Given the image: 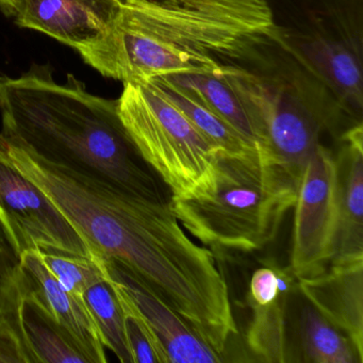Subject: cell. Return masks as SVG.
<instances>
[{
	"label": "cell",
	"instance_id": "1",
	"mask_svg": "<svg viewBox=\"0 0 363 363\" xmlns=\"http://www.w3.org/2000/svg\"><path fill=\"white\" fill-rule=\"evenodd\" d=\"M267 0H123L109 31L80 48L105 77L128 82L222 65L273 31Z\"/></svg>",
	"mask_w": 363,
	"mask_h": 363
},
{
	"label": "cell",
	"instance_id": "2",
	"mask_svg": "<svg viewBox=\"0 0 363 363\" xmlns=\"http://www.w3.org/2000/svg\"><path fill=\"white\" fill-rule=\"evenodd\" d=\"M0 113L6 141L133 194L165 199L121 122L118 101L92 94L72 74L58 84L48 65H33L20 77H0Z\"/></svg>",
	"mask_w": 363,
	"mask_h": 363
},
{
	"label": "cell",
	"instance_id": "3",
	"mask_svg": "<svg viewBox=\"0 0 363 363\" xmlns=\"http://www.w3.org/2000/svg\"><path fill=\"white\" fill-rule=\"evenodd\" d=\"M256 135L298 184L325 133L344 135L362 121L352 118L333 94L286 54L269 35L222 65Z\"/></svg>",
	"mask_w": 363,
	"mask_h": 363
},
{
	"label": "cell",
	"instance_id": "4",
	"mask_svg": "<svg viewBox=\"0 0 363 363\" xmlns=\"http://www.w3.org/2000/svg\"><path fill=\"white\" fill-rule=\"evenodd\" d=\"M297 182L262 144L247 154L218 152L206 199H171L182 226L203 245L244 252L271 243L294 207Z\"/></svg>",
	"mask_w": 363,
	"mask_h": 363
},
{
	"label": "cell",
	"instance_id": "5",
	"mask_svg": "<svg viewBox=\"0 0 363 363\" xmlns=\"http://www.w3.org/2000/svg\"><path fill=\"white\" fill-rule=\"evenodd\" d=\"M267 3L278 45L362 121L363 0Z\"/></svg>",
	"mask_w": 363,
	"mask_h": 363
},
{
	"label": "cell",
	"instance_id": "6",
	"mask_svg": "<svg viewBox=\"0 0 363 363\" xmlns=\"http://www.w3.org/2000/svg\"><path fill=\"white\" fill-rule=\"evenodd\" d=\"M118 112L138 154L172 199H206L213 192L220 150L152 82H124Z\"/></svg>",
	"mask_w": 363,
	"mask_h": 363
},
{
	"label": "cell",
	"instance_id": "7",
	"mask_svg": "<svg viewBox=\"0 0 363 363\" xmlns=\"http://www.w3.org/2000/svg\"><path fill=\"white\" fill-rule=\"evenodd\" d=\"M291 269L297 278L322 273L337 250L340 184L337 158L320 145L299 179L294 203Z\"/></svg>",
	"mask_w": 363,
	"mask_h": 363
},
{
	"label": "cell",
	"instance_id": "8",
	"mask_svg": "<svg viewBox=\"0 0 363 363\" xmlns=\"http://www.w3.org/2000/svg\"><path fill=\"white\" fill-rule=\"evenodd\" d=\"M0 229L18 259L28 250L99 259L82 233L4 155L0 157Z\"/></svg>",
	"mask_w": 363,
	"mask_h": 363
},
{
	"label": "cell",
	"instance_id": "9",
	"mask_svg": "<svg viewBox=\"0 0 363 363\" xmlns=\"http://www.w3.org/2000/svg\"><path fill=\"white\" fill-rule=\"evenodd\" d=\"M109 281L123 310L133 314L154 348L159 363H216L220 354L163 303L139 278L114 262H107Z\"/></svg>",
	"mask_w": 363,
	"mask_h": 363
},
{
	"label": "cell",
	"instance_id": "10",
	"mask_svg": "<svg viewBox=\"0 0 363 363\" xmlns=\"http://www.w3.org/2000/svg\"><path fill=\"white\" fill-rule=\"evenodd\" d=\"M123 0H11L10 16L76 50L99 41L120 13Z\"/></svg>",
	"mask_w": 363,
	"mask_h": 363
},
{
	"label": "cell",
	"instance_id": "11",
	"mask_svg": "<svg viewBox=\"0 0 363 363\" xmlns=\"http://www.w3.org/2000/svg\"><path fill=\"white\" fill-rule=\"evenodd\" d=\"M20 284L71 335L89 363L108 362L107 348L84 297L59 284L39 250H28L20 257Z\"/></svg>",
	"mask_w": 363,
	"mask_h": 363
},
{
	"label": "cell",
	"instance_id": "12",
	"mask_svg": "<svg viewBox=\"0 0 363 363\" xmlns=\"http://www.w3.org/2000/svg\"><path fill=\"white\" fill-rule=\"evenodd\" d=\"M310 305L342 331L363 361V257H335L330 269L298 278Z\"/></svg>",
	"mask_w": 363,
	"mask_h": 363
},
{
	"label": "cell",
	"instance_id": "13",
	"mask_svg": "<svg viewBox=\"0 0 363 363\" xmlns=\"http://www.w3.org/2000/svg\"><path fill=\"white\" fill-rule=\"evenodd\" d=\"M337 158L340 184V224L335 257H363V125L345 135Z\"/></svg>",
	"mask_w": 363,
	"mask_h": 363
},
{
	"label": "cell",
	"instance_id": "14",
	"mask_svg": "<svg viewBox=\"0 0 363 363\" xmlns=\"http://www.w3.org/2000/svg\"><path fill=\"white\" fill-rule=\"evenodd\" d=\"M13 311L29 363H89L71 335L21 284Z\"/></svg>",
	"mask_w": 363,
	"mask_h": 363
},
{
	"label": "cell",
	"instance_id": "15",
	"mask_svg": "<svg viewBox=\"0 0 363 363\" xmlns=\"http://www.w3.org/2000/svg\"><path fill=\"white\" fill-rule=\"evenodd\" d=\"M158 78L213 112L248 141L256 143L254 128L241 101L220 74L179 73Z\"/></svg>",
	"mask_w": 363,
	"mask_h": 363
},
{
	"label": "cell",
	"instance_id": "16",
	"mask_svg": "<svg viewBox=\"0 0 363 363\" xmlns=\"http://www.w3.org/2000/svg\"><path fill=\"white\" fill-rule=\"evenodd\" d=\"M279 293L267 305L247 301L252 310V323L247 331L250 350L265 362H286V307L291 289V278L281 269H276Z\"/></svg>",
	"mask_w": 363,
	"mask_h": 363
},
{
	"label": "cell",
	"instance_id": "17",
	"mask_svg": "<svg viewBox=\"0 0 363 363\" xmlns=\"http://www.w3.org/2000/svg\"><path fill=\"white\" fill-rule=\"evenodd\" d=\"M148 82H152L176 107L179 108L180 111L190 120V122L220 152L237 156L247 154L254 150L256 143L248 141L230 125L227 124L213 112L199 105L194 99L186 96L160 78H152L148 79Z\"/></svg>",
	"mask_w": 363,
	"mask_h": 363
},
{
	"label": "cell",
	"instance_id": "18",
	"mask_svg": "<svg viewBox=\"0 0 363 363\" xmlns=\"http://www.w3.org/2000/svg\"><path fill=\"white\" fill-rule=\"evenodd\" d=\"M305 361L312 363H362L350 340L311 305L301 312Z\"/></svg>",
	"mask_w": 363,
	"mask_h": 363
},
{
	"label": "cell",
	"instance_id": "19",
	"mask_svg": "<svg viewBox=\"0 0 363 363\" xmlns=\"http://www.w3.org/2000/svg\"><path fill=\"white\" fill-rule=\"evenodd\" d=\"M109 277L91 286L82 297L99 326L106 348L111 350L121 362L133 363L127 341L124 312Z\"/></svg>",
	"mask_w": 363,
	"mask_h": 363
},
{
	"label": "cell",
	"instance_id": "20",
	"mask_svg": "<svg viewBox=\"0 0 363 363\" xmlns=\"http://www.w3.org/2000/svg\"><path fill=\"white\" fill-rule=\"evenodd\" d=\"M40 257L59 284L74 294L82 295L88 289L109 277L107 262L99 259L39 250Z\"/></svg>",
	"mask_w": 363,
	"mask_h": 363
},
{
	"label": "cell",
	"instance_id": "21",
	"mask_svg": "<svg viewBox=\"0 0 363 363\" xmlns=\"http://www.w3.org/2000/svg\"><path fill=\"white\" fill-rule=\"evenodd\" d=\"M20 294V259L0 235V315L12 311Z\"/></svg>",
	"mask_w": 363,
	"mask_h": 363
},
{
	"label": "cell",
	"instance_id": "22",
	"mask_svg": "<svg viewBox=\"0 0 363 363\" xmlns=\"http://www.w3.org/2000/svg\"><path fill=\"white\" fill-rule=\"evenodd\" d=\"M13 310L0 315V363H29Z\"/></svg>",
	"mask_w": 363,
	"mask_h": 363
},
{
	"label": "cell",
	"instance_id": "23",
	"mask_svg": "<svg viewBox=\"0 0 363 363\" xmlns=\"http://www.w3.org/2000/svg\"><path fill=\"white\" fill-rule=\"evenodd\" d=\"M123 312H124L127 341L130 348L133 363H159L150 339L137 318L125 310H123Z\"/></svg>",
	"mask_w": 363,
	"mask_h": 363
},
{
	"label": "cell",
	"instance_id": "24",
	"mask_svg": "<svg viewBox=\"0 0 363 363\" xmlns=\"http://www.w3.org/2000/svg\"><path fill=\"white\" fill-rule=\"evenodd\" d=\"M279 293L276 269L262 267L257 269L250 280L247 301L267 305L277 297Z\"/></svg>",
	"mask_w": 363,
	"mask_h": 363
},
{
	"label": "cell",
	"instance_id": "25",
	"mask_svg": "<svg viewBox=\"0 0 363 363\" xmlns=\"http://www.w3.org/2000/svg\"><path fill=\"white\" fill-rule=\"evenodd\" d=\"M11 8V0H0V9L9 16Z\"/></svg>",
	"mask_w": 363,
	"mask_h": 363
},
{
	"label": "cell",
	"instance_id": "26",
	"mask_svg": "<svg viewBox=\"0 0 363 363\" xmlns=\"http://www.w3.org/2000/svg\"><path fill=\"white\" fill-rule=\"evenodd\" d=\"M4 148H5V142H4L3 135L0 133V156H3Z\"/></svg>",
	"mask_w": 363,
	"mask_h": 363
}]
</instances>
